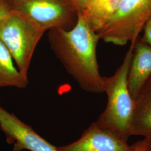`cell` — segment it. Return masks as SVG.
<instances>
[{
    "label": "cell",
    "instance_id": "cell-10",
    "mask_svg": "<svg viewBox=\"0 0 151 151\" xmlns=\"http://www.w3.org/2000/svg\"><path fill=\"white\" fill-rule=\"evenodd\" d=\"M123 0H89L78 12L92 30L98 33L117 11Z\"/></svg>",
    "mask_w": 151,
    "mask_h": 151
},
{
    "label": "cell",
    "instance_id": "cell-1",
    "mask_svg": "<svg viewBox=\"0 0 151 151\" xmlns=\"http://www.w3.org/2000/svg\"><path fill=\"white\" fill-rule=\"evenodd\" d=\"M48 37L54 54L82 89L91 93L104 92L96 57L100 37L80 14L73 29H50Z\"/></svg>",
    "mask_w": 151,
    "mask_h": 151
},
{
    "label": "cell",
    "instance_id": "cell-3",
    "mask_svg": "<svg viewBox=\"0 0 151 151\" xmlns=\"http://www.w3.org/2000/svg\"><path fill=\"white\" fill-rule=\"evenodd\" d=\"M44 32L27 17L17 11L12 10L0 20V40L25 77L27 78L32 55Z\"/></svg>",
    "mask_w": 151,
    "mask_h": 151
},
{
    "label": "cell",
    "instance_id": "cell-9",
    "mask_svg": "<svg viewBox=\"0 0 151 151\" xmlns=\"http://www.w3.org/2000/svg\"><path fill=\"white\" fill-rule=\"evenodd\" d=\"M129 135L142 136L151 143V78L134 99Z\"/></svg>",
    "mask_w": 151,
    "mask_h": 151
},
{
    "label": "cell",
    "instance_id": "cell-7",
    "mask_svg": "<svg viewBox=\"0 0 151 151\" xmlns=\"http://www.w3.org/2000/svg\"><path fill=\"white\" fill-rule=\"evenodd\" d=\"M58 151H134V145L120 138L109 130L93 123L79 139L70 145L57 147Z\"/></svg>",
    "mask_w": 151,
    "mask_h": 151
},
{
    "label": "cell",
    "instance_id": "cell-2",
    "mask_svg": "<svg viewBox=\"0 0 151 151\" xmlns=\"http://www.w3.org/2000/svg\"><path fill=\"white\" fill-rule=\"evenodd\" d=\"M134 43H130L122 64L113 75L103 77L104 90L108 96V103L96 121L101 127L126 141L130 137V125L134 108V99L130 93L127 82Z\"/></svg>",
    "mask_w": 151,
    "mask_h": 151
},
{
    "label": "cell",
    "instance_id": "cell-5",
    "mask_svg": "<svg viewBox=\"0 0 151 151\" xmlns=\"http://www.w3.org/2000/svg\"><path fill=\"white\" fill-rule=\"evenodd\" d=\"M12 10L25 15L44 32L75 27L78 12L72 0H9Z\"/></svg>",
    "mask_w": 151,
    "mask_h": 151
},
{
    "label": "cell",
    "instance_id": "cell-6",
    "mask_svg": "<svg viewBox=\"0 0 151 151\" xmlns=\"http://www.w3.org/2000/svg\"><path fill=\"white\" fill-rule=\"evenodd\" d=\"M0 129L9 144L14 145V151H58L57 147L37 133L14 114L0 106Z\"/></svg>",
    "mask_w": 151,
    "mask_h": 151
},
{
    "label": "cell",
    "instance_id": "cell-15",
    "mask_svg": "<svg viewBox=\"0 0 151 151\" xmlns=\"http://www.w3.org/2000/svg\"><path fill=\"white\" fill-rule=\"evenodd\" d=\"M89 0H72L78 12H80L85 8Z\"/></svg>",
    "mask_w": 151,
    "mask_h": 151
},
{
    "label": "cell",
    "instance_id": "cell-13",
    "mask_svg": "<svg viewBox=\"0 0 151 151\" xmlns=\"http://www.w3.org/2000/svg\"><path fill=\"white\" fill-rule=\"evenodd\" d=\"M143 30L144 35L141 40L151 47V17L146 22Z\"/></svg>",
    "mask_w": 151,
    "mask_h": 151
},
{
    "label": "cell",
    "instance_id": "cell-16",
    "mask_svg": "<svg viewBox=\"0 0 151 151\" xmlns=\"http://www.w3.org/2000/svg\"><path fill=\"white\" fill-rule=\"evenodd\" d=\"M151 151V143L150 144V145L148 147V151Z\"/></svg>",
    "mask_w": 151,
    "mask_h": 151
},
{
    "label": "cell",
    "instance_id": "cell-4",
    "mask_svg": "<svg viewBox=\"0 0 151 151\" xmlns=\"http://www.w3.org/2000/svg\"><path fill=\"white\" fill-rule=\"evenodd\" d=\"M151 17V0H123L102 30L100 39L116 45L134 43Z\"/></svg>",
    "mask_w": 151,
    "mask_h": 151
},
{
    "label": "cell",
    "instance_id": "cell-14",
    "mask_svg": "<svg viewBox=\"0 0 151 151\" xmlns=\"http://www.w3.org/2000/svg\"><path fill=\"white\" fill-rule=\"evenodd\" d=\"M151 143L146 139L139 140L134 144V151H147Z\"/></svg>",
    "mask_w": 151,
    "mask_h": 151
},
{
    "label": "cell",
    "instance_id": "cell-12",
    "mask_svg": "<svg viewBox=\"0 0 151 151\" xmlns=\"http://www.w3.org/2000/svg\"><path fill=\"white\" fill-rule=\"evenodd\" d=\"M12 11L9 0H0V20Z\"/></svg>",
    "mask_w": 151,
    "mask_h": 151
},
{
    "label": "cell",
    "instance_id": "cell-8",
    "mask_svg": "<svg viewBox=\"0 0 151 151\" xmlns=\"http://www.w3.org/2000/svg\"><path fill=\"white\" fill-rule=\"evenodd\" d=\"M151 78V47L138 39L134 44L127 82L134 99Z\"/></svg>",
    "mask_w": 151,
    "mask_h": 151
},
{
    "label": "cell",
    "instance_id": "cell-11",
    "mask_svg": "<svg viewBox=\"0 0 151 151\" xmlns=\"http://www.w3.org/2000/svg\"><path fill=\"white\" fill-rule=\"evenodd\" d=\"M12 60L9 51L0 40V87L25 88L28 79L15 67Z\"/></svg>",
    "mask_w": 151,
    "mask_h": 151
}]
</instances>
